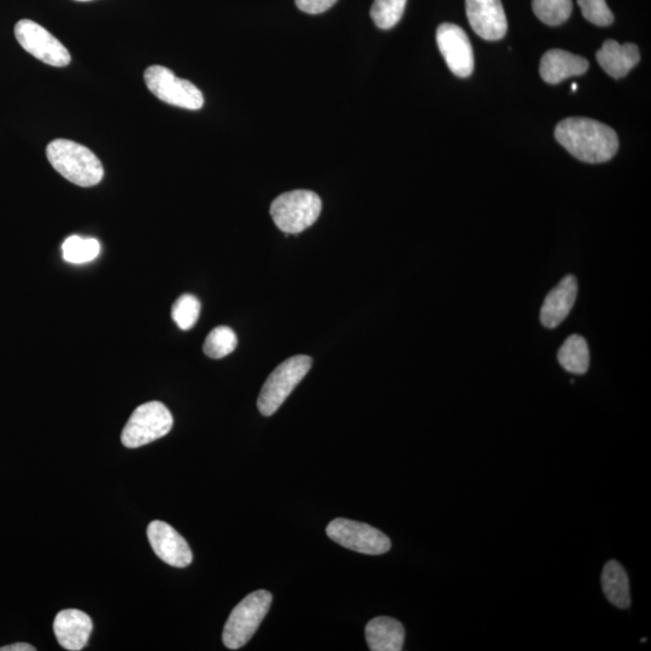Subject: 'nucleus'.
Masks as SVG:
<instances>
[{
    "instance_id": "1",
    "label": "nucleus",
    "mask_w": 651,
    "mask_h": 651,
    "mask_svg": "<svg viewBox=\"0 0 651 651\" xmlns=\"http://www.w3.org/2000/svg\"><path fill=\"white\" fill-rule=\"evenodd\" d=\"M555 138L572 156L586 163L611 161L619 149L613 128L585 117L561 121L556 126Z\"/></svg>"
},
{
    "instance_id": "2",
    "label": "nucleus",
    "mask_w": 651,
    "mask_h": 651,
    "mask_svg": "<svg viewBox=\"0 0 651 651\" xmlns=\"http://www.w3.org/2000/svg\"><path fill=\"white\" fill-rule=\"evenodd\" d=\"M46 156L56 172L81 187L96 186L103 180L101 160L90 149L67 139H56L46 149Z\"/></svg>"
},
{
    "instance_id": "3",
    "label": "nucleus",
    "mask_w": 651,
    "mask_h": 651,
    "mask_svg": "<svg viewBox=\"0 0 651 651\" xmlns=\"http://www.w3.org/2000/svg\"><path fill=\"white\" fill-rule=\"evenodd\" d=\"M321 209V199L315 192L296 190L275 198L271 205V215L280 231L297 234L318 221Z\"/></svg>"
},
{
    "instance_id": "4",
    "label": "nucleus",
    "mask_w": 651,
    "mask_h": 651,
    "mask_svg": "<svg viewBox=\"0 0 651 651\" xmlns=\"http://www.w3.org/2000/svg\"><path fill=\"white\" fill-rule=\"evenodd\" d=\"M273 596L266 590H258L246 596L233 609L222 635L228 649L237 650L250 641L271 608Z\"/></svg>"
},
{
    "instance_id": "5",
    "label": "nucleus",
    "mask_w": 651,
    "mask_h": 651,
    "mask_svg": "<svg viewBox=\"0 0 651 651\" xmlns=\"http://www.w3.org/2000/svg\"><path fill=\"white\" fill-rule=\"evenodd\" d=\"M312 365L313 360L309 356L297 355L275 368L258 397L257 408L261 414L271 416L277 412L286 398L306 377Z\"/></svg>"
},
{
    "instance_id": "6",
    "label": "nucleus",
    "mask_w": 651,
    "mask_h": 651,
    "mask_svg": "<svg viewBox=\"0 0 651 651\" xmlns=\"http://www.w3.org/2000/svg\"><path fill=\"white\" fill-rule=\"evenodd\" d=\"M173 416L161 402H148L134 410L121 434V442L129 449L144 447L172 430Z\"/></svg>"
},
{
    "instance_id": "7",
    "label": "nucleus",
    "mask_w": 651,
    "mask_h": 651,
    "mask_svg": "<svg viewBox=\"0 0 651 651\" xmlns=\"http://www.w3.org/2000/svg\"><path fill=\"white\" fill-rule=\"evenodd\" d=\"M145 84L162 102L187 110L202 109L204 97L192 82L177 78L172 70L151 66L145 70Z\"/></svg>"
},
{
    "instance_id": "8",
    "label": "nucleus",
    "mask_w": 651,
    "mask_h": 651,
    "mask_svg": "<svg viewBox=\"0 0 651 651\" xmlns=\"http://www.w3.org/2000/svg\"><path fill=\"white\" fill-rule=\"evenodd\" d=\"M327 536L342 547L366 555H381L391 549L390 538L371 525L349 519H334Z\"/></svg>"
},
{
    "instance_id": "9",
    "label": "nucleus",
    "mask_w": 651,
    "mask_h": 651,
    "mask_svg": "<svg viewBox=\"0 0 651 651\" xmlns=\"http://www.w3.org/2000/svg\"><path fill=\"white\" fill-rule=\"evenodd\" d=\"M15 37L23 49L49 66L66 67L72 60L66 46L37 22L31 20L17 22Z\"/></svg>"
},
{
    "instance_id": "10",
    "label": "nucleus",
    "mask_w": 651,
    "mask_h": 651,
    "mask_svg": "<svg viewBox=\"0 0 651 651\" xmlns=\"http://www.w3.org/2000/svg\"><path fill=\"white\" fill-rule=\"evenodd\" d=\"M436 37L439 51L451 72L459 78H468L473 73L474 55L466 32L454 23H443Z\"/></svg>"
},
{
    "instance_id": "11",
    "label": "nucleus",
    "mask_w": 651,
    "mask_h": 651,
    "mask_svg": "<svg viewBox=\"0 0 651 651\" xmlns=\"http://www.w3.org/2000/svg\"><path fill=\"white\" fill-rule=\"evenodd\" d=\"M148 538L155 554L169 566L185 568L193 560L190 545L180 533L164 521L155 520L148 527Z\"/></svg>"
},
{
    "instance_id": "12",
    "label": "nucleus",
    "mask_w": 651,
    "mask_h": 651,
    "mask_svg": "<svg viewBox=\"0 0 651 651\" xmlns=\"http://www.w3.org/2000/svg\"><path fill=\"white\" fill-rule=\"evenodd\" d=\"M466 11L473 31L488 41L506 37L508 21L501 0H466Z\"/></svg>"
},
{
    "instance_id": "13",
    "label": "nucleus",
    "mask_w": 651,
    "mask_h": 651,
    "mask_svg": "<svg viewBox=\"0 0 651 651\" xmlns=\"http://www.w3.org/2000/svg\"><path fill=\"white\" fill-rule=\"evenodd\" d=\"M93 623L90 615L78 609H66L57 614L54 631L61 647L70 651H80L86 647L91 637Z\"/></svg>"
},
{
    "instance_id": "14",
    "label": "nucleus",
    "mask_w": 651,
    "mask_h": 651,
    "mask_svg": "<svg viewBox=\"0 0 651 651\" xmlns=\"http://www.w3.org/2000/svg\"><path fill=\"white\" fill-rule=\"evenodd\" d=\"M577 295V279L573 275H567L544 299L541 309L543 326L547 328L560 326L572 312Z\"/></svg>"
},
{
    "instance_id": "15",
    "label": "nucleus",
    "mask_w": 651,
    "mask_h": 651,
    "mask_svg": "<svg viewBox=\"0 0 651 651\" xmlns=\"http://www.w3.org/2000/svg\"><path fill=\"white\" fill-rule=\"evenodd\" d=\"M589 67L588 60L582 56L563 50H550L542 57L539 73L545 82L556 85L572 76L585 74Z\"/></svg>"
},
{
    "instance_id": "16",
    "label": "nucleus",
    "mask_w": 651,
    "mask_h": 651,
    "mask_svg": "<svg viewBox=\"0 0 651 651\" xmlns=\"http://www.w3.org/2000/svg\"><path fill=\"white\" fill-rule=\"evenodd\" d=\"M596 58L604 72L614 79L624 78L641 61L635 44L621 45L615 40L604 41L601 50L597 51Z\"/></svg>"
},
{
    "instance_id": "17",
    "label": "nucleus",
    "mask_w": 651,
    "mask_h": 651,
    "mask_svg": "<svg viewBox=\"0 0 651 651\" xmlns=\"http://www.w3.org/2000/svg\"><path fill=\"white\" fill-rule=\"evenodd\" d=\"M404 639L406 631L394 618H374L366 627V641L372 651H401Z\"/></svg>"
},
{
    "instance_id": "18",
    "label": "nucleus",
    "mask_w": 651,
    "mask_h": 651,
    "mask_svg": "<svg viewBox=\"0 0 651 651\" xmlns=\"http://www.w3.org/2000/svg\"><path fill=\"white\" fill-rule=\"evenodd\" d=\"M602 588L613 606L626 609L631 606L629 577L617 561H609L603 568Z\"/></svg>"
},
{
    "instance_id": "19",
    "label": "nucleus",
    "mask_w": 651,
    "mask_h": 651,
    "mask_svg": "<svg viewBox=\"0 0 651 651\" xmlns=\"http://www.w3.org/2000/svg\"><path fill=\"white\" fill-rule=\"evenodd\" d=\"M557 360L565 371L572 374H585L590 367V351L586 340L578 334L568 337L562 344Z\"/></svg>"
},
{
    "instance_id": "20",
    "label": "nucleus",
    "mask_w": 651,
    "mask_h": 651,
    "mask_svg": "<svg viewBox=\"0 0 651 651\" xmlns=\"http://www.w3.org/2000/svg\"><path fill=\"white\" fill-rule=\"evenodd\" d=\"M64 260L74 265L91 262L101 254V244L95 238L72 236L62 245Z\"/></svg>"
},
{
    "instance_id": "21",
    "label": "nucleus",
    "mask_w": 651,
    "mask_h": 651,
    "mask_svg": "<svg viewBox=\"0 0 651 651\" xmlns=\"http://www.w3.org/2000/svg\"><path fill=\"white\" fill-rule=\"evenodd\" d=\"M238 345L237 334L232 328L219 326L214 328L205 339L203 350L204 354L210 359H224V357L233 353Z\"/></svg>"
},
{
    "instance_id": "22",
    "label": "nucleus",
    "mask_w": 651,
    "mask_h": 651,
    "mask_svg": "<svg viewBox=\"0 0 651 651\" xmlns=\"http://www.w3.org/2000/svg\"><path fill=\"white\" fill-rule=\"evenodd\" d=\"M532 9L539 20L548 26H560L570 19L572 0H533Z\"/></svg>"
},
{
    "instance_id": "23",
    "label": "nucleus",
    "mask_w": 651,
    "mask_h": 651,
    "mask_svg": "<svg viewBox=\"0 0 651 651\" xmlns=\"http://www.w3.org/2000/svg\"><path fill=\"white\" fill-rule=\"evenodd\" d=\"M406 5L407 0H374L372 20L381 29L395 27L401 21Z\"/></svg>"
},
{
    "instance_id": "24",
    "label": "nucleus",
    "mask_w": 651,
    "mask_h": 651,
    "mask_svg": "<svg viewBox=\"0 0 651 651\" xmlns=\"http://www.w3.org/2000/svg\"><path fill=\"white\" fill-rule=\"evenodd\" d=\"M199 314H201V302L195 296H180L173 304L172 318L183 331H189L197 324Z\"/></svg>"
},
{
    "instance_id": "25",
    "label": "nucleus",
    "mask_w": 651,
    "mask_h": 651,
    "mask_svg": "<svg viewBox=\"0 0 651 651\" xmlns=\"http://www.w3.org/2000/svg\"><path fill=\"white\" fill-rule=\"evenodd\" d=\"M578 4L585 20L592 25L607 27L614 22V15L608 8L606 0H578Z\"/></svg>"
},
{
    "instance_id": "26",
    "label": "nucleus",
    "mask_w": 651,
    "mask_h": 651,
    "mask_svg": "<svg viewBox=\"0 0 651 651\" xmlns=\"http://www.w3.org/2000/svg\"><path fill=\"white\" fill-rule=\"evenodd\" d=\"M336 3L337 0H296L297 8L310 15L325 13Z\"/></svg>"
},
{
    "instance_id": "27",
    "label": "nucleus",
    "mask_w": 651,
    "mask_h": 651,
    "mask_svg": "<svg viewBox=\"0 0 651 651\" xmlns=\"http://www.w3.org/2000/svg\"><path fill=\"white\" fill-rule=\"evenodd\" d=\"M35 647L28 643H15L11 645H5V647L0 648V651H35Z\"/></svg>"
},
{
    "instance_id": "28",
    "label": "nucleus",
    "mask_w": 651,
    "mask_h": 651,
    "mask_svg": "<svg viewBox=\"0 0 651 651\" xmlns=\"http://www.w3.org/2000/svg\"><path fill=\"white\" fill-rule=\"evenodd\" d=\"M577 89H578V86H577L576 84H573V85H572V91H573V92H576Z\"/></svg>"
},
{
    "instance_id": "29",
    "label": "nucleus",
    "mask_w": 651,
    "mask_h": 651,
    "mask_svg": "<svg viewBox=\"0 0 651 651\" xmlns=\"http://www.w3.org/2000/svg\"><path fill=\"white\" fill-rule=\"evenodd\" d=\"M647 641H648L647 638H642V639H641V642H642V643L647 642Z\"/></svg>"
},
{
    "instance_id": "30",
    "label": "nucleus",
    "mask_w": 651,
    "mask_h": 651,
    "mask_svg": "<svg viewBox=\"0 0 651 651\" xmlns=\"http://www.w3.org/2000/svg\"><path fill=\"white\" fill-rule=\"evenodd\" d=\"M76 2H89V0H76Z\"/></svg>"
}]
</instances>
